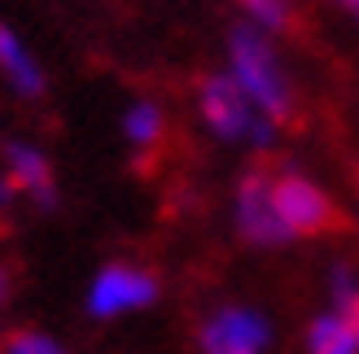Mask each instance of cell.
<instances>
[{
  "label": "cell",
  "instance_id": "7a4b0ae2",
  "mask_svg": "<svg viewBox=\"0 0 359 354\" xmlns=\"http://www.w3.org/2000/svg\"><path fill=\"white\" fill-rule=\"evenodd\" d=\"M193 114L202 132L224 149H250V153H272L280 145V127H272L255 105L241 97V87L219 70H202L193 79Z\"/></svg>",
  "mask_w": 359,
  "mask_h": 354
},
{
  "label": "cell",
  "instance_id": "8fae6325",
  "mask_svg": "<svg viewBox=\"0 0 359 354\" xmlns=\"http://www.w3.org/2000/svg\"><path fill=\"white\" fill-rule=\"evenodd\" d=\"M237 9H241V22H250V27H259L263 35L280 40V35L298 31L302 0H237Z\"/></svg>",
  "mask_w": 359,
  "mask_h": 354
},
{
  "label": "cell",
  "instance_id": "3957f363",
  "mask_svg": "<svg viewBox=\"0 0 359 354\" xmlns=\"http://www.w3.org/2000/svg\"><path fill=\"white\" fill-rule=\"evenodd\" d=\"M163 302V276L149 262L110 258L88 276L83 285V315L93 324H123Z\"/></svg>",
  "mask_w": 359,
  "mask_h": 354
},
{
  "label": "cell",
  "instance_id": "2e32d148",
  "mask_svg": "<svg viewBox=\"0 0 359 354\" xmlns=\"http://www.w3.org/2000/svg\"><path fill=\"white\" fill-rule=\"evenodd\" d=\"M320 5H329L333 13H342L346 22H355V27H359V0H320Z\"/></svg>",
  "mask_w": 359,
  "mask_h": 354
},
{
  "label": "cell",
  "instance_id": "9c48e42d",
  "mask_svg": "<svg viewBox=\"0 0 359 354\" xmlns=\"http://www.w3.org/2000/svg\"><path fill=\"white\" fill-rule=\"evenodd\" d=\"M118 136L136 157H149L167 145L171 136V114L158 97H132L118 114Z\"/></svg>",
  "mask_w": 359,
  "mask_h": 354
},
{
  "label": "cell",
  "instance_id": "4fadbf2b",
  "mask_svg": "<svg viewBox=\"0 0 359 354\" xmlns=\"http://www.w3.org/2000/svg\"><path fill=\"white\" fill-rule=\"evenodd\" d=\"M325 306H342V311L359 306V271H355V262H346V258L329 262V271H325Z\"/></svg>",
  "mask_w": 359,
  "mask_h": 354
},
{
  "label": "cell",
  "instance_id": "8992f818",
  "mask_svg": "<svg viewBox=\"0 0 359 354\" xmlns=\"http://www.w3.org/2000/svg\"><path fill=\"white\" fill-rule=\"evenodd\" d=\"M276 320L255 302H215L193 324L197 354H272Z\"/></svg>",
  "mask_w": 359,
  "mask_h": 354
},
{
  "label": "cell",
  "instance_id": "e0dca14e",
  "mask_svg": "<svg viewBox=\"0 0 359 354\" xmlns=\"http://www.w3.org/2000/svg\"><path fill=\"white\" fill-rule=\"evenodd\" d=\"M0 145H5V122H0Z\"/></svg>",
  "mask_w": 359,
  "mask_h": 354
},
{
  "label": "cell",
  "instance_id": "d6986e66",
  "mask_svg": "<svg viewBox=\"0 0 359 354\" xmlns=\"http://www.w3.org/2000/svg\"><path fill=\"white\" fill-rule=\"evenodd\" d=\"M0 332H5V328H0Z\"/></svg>",
  "mask_w": 359,
  "mask_h": 354
},
{
  "label": "cell",
  "instance_id": "6da1fadb",
  "mask_svg": "<svg viewBox=\"0 0 359 354\" xmlns=\"http://www.w3.org/2000/svg\"><path fill=\"white\" fill-rule=\"evenodd\" d=\"M224 75L241 87V97L272 122V127H294L302 114L298 79L285 62L280 44L250 22H232L224 35Z\"/></svg>",
  "mask_w": 359,
  "mask_h": 354
},
{
  "label": "cell",
  "instance_id": "ac0fdd59",
  "mask_svg": "<svg viewBox=\"0 0 359 354\" xmlns=\"http://www.w3.org/2000/svg\"><path fill=\"white\" fill-rule=\"evenodd\" d=\"M355 320H359V311H355Z\"/></svg>",
  "mask_w": 359,
  "mask_h": 354
},
{
  "label": "cell",
  "instance_id": "5b68a950",
  "mask_svg": "<svg viewBox=\"0 0 359 354\" xmlns=\"http://www.w3.org/2000/svg\"><path fill=\"white\" fill-rule=\"evenodd\" d=\"M228 219H232V236H237L245 250L255 254H280V250H294V236L290 227L280 223L276 215V201H272V167H245L232 184V206H228Z\"/></svg>",
  "mask_w": 359,
  "mask_h": 354
},
{
  "label": "cell",
  "instance_id": "52a82bcc",
  "mask_svg": "<svg viewBox=\"0 0 359 354\" xmlns=\"http://www.w3.org/2000/svg\"><path fill=\"white\" fill-rule=\"evenodd\" d=\"M0 171L13 180L18 197H22L31 210H40V215H57L62 206V184H57V167H53V157L44 145H35L27 136H13L0 145Z\"/></svg>",
  "mask_w": 359,
  "mask_h": 354
},
{
  "label": "cell",
  "instance_id": "30bf717a",
  "mask_svg": "<svg viewBox=\"0 0 359 354\" xmlns=\"http://www.w3.org/2000/svg\"><path fill=\"white\" fill-rule=\"evenodd\" d=\"M355 311L320 306L307 320V328H302V354H359V320H355Z\"/></svg>",
  "mask_w": 359,
  "mask_h": 354
},
{
  "label": "cell",
  "instance_id": "7c38bea8",
  "mask_svg": "<svg viewBox=\"0 0 359 354\" xmlns=\"http://www.w3.org/2000/svg\"><path fill=\"white\" fill-rule=\"evenodd\" d=\"M0 354H70V346L48 328L35 324H18L0 332Z\"/></svg>",
  "mask_w": 359,
  "mask_h": 354
},
{
  "label": "cell",
  "instance_id": "5bb4252c",
  "mask_svg": "<svg viewBox=\"0 0 359 354\" xmlns=\"http://www.w3.org/2000/svg\"><path fill=\"white\" fill-rule=\"evenodd\" d=\"M18 285H22V280H18V267H13V262H9L5 254H0V311H5V306H13Z\"/></svg>",
  "mask_w": 359,
  "mask_h": 354
},
{
  "label": "cell",
  "instance_id": "9a60e30c",
  "mask_svg": "<svg viewBox=\"0 0 359 354\" xmlns=\"http://www.w3.org/2000/svg\"><path fill=\"white\" fill-rule=\"evenodd\" d=\"M18 206H22V197H18V188H13V180H9L5 171H0V219H9V215H13Z\"/></svg>",
  "mask_w": 359,
  "mask_h": 354
},
{
  "label": "cell",
  "instance_id": "ba28073f",
  "mask_svg": "<svg viewBox=\"0 0 359 354\" xmlns=\"http://www.w3.org/2000/svg\"><path fill=\"white\" fill-rule=\"evenodd\" d=\"M0 79L18 101H44L48 97V70L35 57V48L22 40V31L0 22Z\"/></svg>",
  "mask_w": 359,
  "mask_h": 354
},
{
  "label": "cell",
  "instance_id": "277c9868",
  "mask_svg": "<svg viewBox=\"0 0 359 354\" xmlns=\"http://www.w3.org/2000/svg\"><path fill=\"white\" fill-rule=\"evenodd\" d=\"M272 201L294 241H325L346 227L337 197L302 167H272Z\"/></svg>",
  "mask_w": 359,
  "mask_h": 354
}]
</instances>
